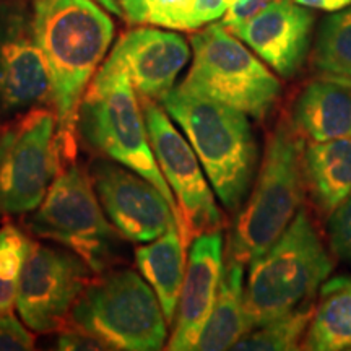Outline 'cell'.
<instances>
[{
    "mask_svg": "<svg viewBox=\"0 0 351 351\" xmlns=\"http://www.w3.org/2000/svg\"><path fill=\"white\" fill-rule=\"evenodd\" d=\"M140 274L156 293L166 322H173L186 276V244L178 225L135 251Z\"/></svg>",
    "mask_w": 351,
    "mask_h": 351,
    "instance_id": "obj_19",
    "label": "cell"
},
{
    "mask_svg": "<svg viewBox=\"0 0 351 351\" xmlns=\"http://www.w3.org/2000/svg\"><path fill=\"white\" fill-rule=\"evenodd\" d=\"M191 44L194 57L182 88L239 109L257 121L269 117L282 85L241 39L221 23H215L194 34Z\"/></svg>",
    "mask_w": 351,
    "mask_h": 351,
    "instance_id": "obj_7",
    "label": "cell"
},
{
    "mask_svg": "<svg viewBox=\"0 0 351 351\" xmlns=\"http://www.w3.org/2000/svg\"><path fill=\"white\" fill-rule=\"evenodd\" d=\"M302 345L314 351L351 350V276L322 283Z\"/></svg>",
    "mask_w": 351,
    "mask_h": 351,
    "instance_id": "obj_21",
    "label": "cell"
},
{
    "mask_svg": "<svg viewBox=\"0 0 351 351\" xmlns=\"http://www.w3.org/2000/svg\"><path fill=\"white\" fill-rule=\"evenodd\" d=\"M291 124L311 142L351 137V82L322 75L307 83L295 101Z\"/></svg>",
    "mask_w": 351,
    "mask_h": 351,
    "instance_id": "obj_17",
    "label": "cell"
},
{
    "mask_svg": "<svg viewBox=\"0 0 351 351\" xmlns=\"http://www.w3.org/2000/svg\"><path fill=\"white\" fill-rule=\"evenodd\" d=\"M327 231L333 254L351 265V195L328 215Z\"/></svg>",
    "mask_w": 351,
    "mask_h": 351,
    "instance_id": "obj_26",
    "label": "cell"
},
{
    "mask_svg": "<svg viewBox=\"0 0 351 351\" xmlns=\"http://www.w3.org/2000/svg\"><path fill=\"white\" fill-rule=\"evenodd\" d=\"M34 350V337L12 313L0 314V351Z\"/></svg>",
    "mask_w": 351,
    "mask_h": 351,
    "instance_id": "obj_27",
    "label": "cell"
},
{
    "mask_svg": "<svg viewBox=\"0 0 351 351\" xmlns=\"http://www.w3.org/2000/svg\"><path fill=\"white\" fill-rule=\"evenodd\" d=\"M59 165L56 114L39 108L21 116L0 137V212L36 210Z\"/></svg>",
    "mask_w": 351,
    "mask_h": 351,
    "instance_id": "obj_9",
    "label": "cell"
},
{
    "mask_svg": "<svg viewBox=\"0 0 351 351\" xmlns=\"http://www.w3.org/2000/svg\"><path fill=\"white\" fill-rule=\"evenodd\" d=\"M244 265L226 257L223 263L221 280L212 313L205 324L195 350L223 351L230 350L249 333L244 313Z\"/></svg>",
    "mask_w": 351,
    "mask_h": 351,
    "instance_id": "obj_20",
    "label": "cell"
},
{
    "mask_svg": "<svg viewBox=\"0 0 351 351\" xmlns=\"http://www.w3.org/2000/svg\"><path fill=\"white\" fill-rule=\"evenodd\" d=\"M39 238L64 244L93 270L103 274L116 258L119 232L103 213L90 176L72 161L59 169L32 219Z\"/></svg>",
    "mask_w": 351,
    "mask_h": 351,
    "instance_id": "obj_8",
    "label": "cell"
},
{
    "mask_svg": "<svg viewBox=\"0 0 351 351\" xmlns=\"http://www.w3.org/2000/svg\"><path fill=\"white\" fill-rule=\"evenodd\" d=\"M304 186V138L291 121L282 119L267 140L257 181L231 232L226 257L247 265L265 252L300 212Z\"/></svg>",
    "mask_w": 351,
    "mask_h": 351,
    "instance_id": "obj_4",
    "label": "cell"
},
{
    "mask_svg": "<svg viewBox=\"0 0 351 351\" xmlns=\"http://www.w3.org/2000/svg\"><path fill=\"white\" fill-rule=\"evenodd\" d=\"M96 3L101 7L106 8L108 12H111L112 15L122 16V7H121V0H95Z\"/></svg>",
    "mask_w": 351,
    "mask_h": 351,
    "instance_id": "obj_32",
    "label": "cell"
},
{
    "mask_svg": "<svg viewBox=\"0 0 351 351\" xmlns=\"http://www.w3.org/2000/svg\"><path fill=\"white\" fill-rule=\"evenodd\" d=\"M93 270L77 254L32 243L21 271L15 307L28 328L60 332L91 282Z\"/></svg>",
    "mask_w": 351,
    "mask_h": 351,
    "instance_id": "obj_11",
    "label": "cell"
},
{
    "mask_svg": "<svg viewBox=\"0 0 351 351\" xmlns=\"http://www.w3.org/2000/svg\"><path fill=\"white\" fill-rule=\"evenodd\" d=\"M244 313L249 332L314 301L333 270V261L304 210L283 234L249 263Z\"/></svg>",
    "mask_w": 351,
    "mask_h": 351,
    "instance_id": "obj_3",
    "label": "cell"
},
{
    "mask_svg": "<svg viewBox=\"0 0 351 351\" xmlns=\"http://www.w3.org/2000/svg\"><path fill=\"white\" fill-rule=\"evenodd\" d=\"M122 19L132 25L166 29H199L197 0H121Z\"/></svg>",
    "mask_w": 351,
    "mask_h": 351,
    "instance_id": "obj_24",
    "label": "cell"
},
{
    "mask_svg": "<svg viewBox=\"0 0 351 351\" xmlns=\"http://www.w3.org/2000/svg\"><path fill=\"white\" fill-rule=\"evenodd\" d=\"M314 314V301L298 307L282 317L257 327L232 346L239 351H289L300 348Z\"/></svg>",
    "mask_w": 351,
    "mask_h": 351,
    "instance_id": "obj_23",
    "label": "cell"
},
{
    "mask_svg": "<svg viewBox=\"0 0 351 351\" xmlns=\"http://www.w3.org/2000/svg\"><path fill=\"white\" fill-rule=\"evenodd\" d=\"M67 326L95 337L108 350H161L168 335L156 293L147 280L127 269L109 271L88 283Z\"/></svg>",
    "mask_w": 351,
    "mask_h": 351,
    "instance_id": "obj_6",
    "label": "cell"
},
{
    "mask_svg": "<svg viewBox=\"0 0 351 351\" xmlns=\"http://www.w3.org/2000/svg\"><path fill=\"white\" fill-rule=\"evenodd\" d=\"M33 33L52 78L57 145L77 156L78 108L114 38V23L93 0H33Z\"/></svg>",
    "mask_w": 351,
    "mask_h": 351,
    "instance_id": "obj_1",
    "label": "cell"
},
{
    "mask_svg": "<svg viewBox=\"0 0 351 351\" xmlns=\"http://www.w3.org/2000/svg\"><path fill=\"white\" fill-rule=\"evenodd\" d=\"M160 103L182 129L221 204L238 210L251 189L257 165V145L247 114L181 85Z\"/></svg>",
    "mask_w": 351,
    "mask_h": 351,
    "instance_id": "obj_2",
    "label": "cell"
},
{
    "mask_svg": "<svg viewBox=\"0 0 351 351\" xmlns=\"http://www.w3.org/2000/svg\"><path fill=\"white\" fill-rule=\"evenodd\" d=\"M295 2L307 8L326 12H339L351 5V0H295Z\"/></svg>",
    "mask_w": 351,
    "mask_h": 351,
    "instance_id": "obj_31",
    "label": "cell"
},
{
    "mask_svg": "<svg viewBox=\"0 0 351 351\" xmlns=\"http://www.w3.org/2000/svg\"><path fill=\"white\" fill-rule=\"evenodd\" d=\"M32 241L16 226L0 230V314L12 313Z\"/></svg>",
    "mask_w": 351,
    "mask_h": 351,
    "instance_id": "obj_25",
    "label": "cell"
},
{
    "mask_svg": "<svg viewBox=\"0 0 351 351\" xmlns=\"http://www.w3.org/2000/svg\"><path fill=\"white\" fill-rule=\"evenodd\" d=\"M320 75L351 82V5L324 20L313 54Z\"/></svg>",
    "mask_w": 351,
    "mask_h": 351,
    "instance_id": "obj_22",
    "label": "cell"
},
{
    "mask_svg": "<svg viewBox=\"0 0 351 351\" xmlns=\"http://www.w3.org/2000/svg\"><path fill=\"white\" fill-rule=\"evenodd\" d=\"M77 130L88 147L152 182L179 218L173 191L153 155L137 91L112 60L106 59L88 85L78 108Z\"/></svg>",
    "mask_w": 351,
    "mask_h": 351,
    "instance_id": "obj_5",
    "label": "cell"
},
{
    "mask_svg": "<svg viewBox=\"0 0 351 351\" xmlns=\"http://www.w3.org/2000/svg\"><path fill=\"white\" fill-rule=\"evenodd\" d=\"M59 350H108L106 345L101 343L95 337L88 335L80 328L67 326L60 330L59 337Z\"/></svg>",
    "mask_w": 351,
    "mask_h": 351,
    "instance_id": "obj_29",
    "label": "cell"
},
{
    "mask_svg": "<svg viewBox=\"0 0 351 351\" xmlns=\"http://www.w3.org/2000/svg\"><path fill=\"white\" fill-rule=\"evenodd\" d=\"M314 15L295 0H270L257 15L230 33L256 52L283 78H291L304 62Z\"/></svg>",
    "mask_w": 351,
    "mask_h": 351,
    "instance_id": "obj_14",
    "label": "cell"
},
{
    "mask_svg": "<svg viewBox=\"0 0 351 351\" xmlns=\"http://www.w3.org/2000/svg\"><path fill=\"white\" fill-rule=\"evenodd\" d=\"M270 0H238L228 8V12L223 15L221 25L225 26L228 32L234 29L236 26L245 23L257 15Z\"/></svg>",
    "mask_w": 351,
    "mask_h": 351,
    "instance_id": "obj_28",
    "label": "cell"
},
{
    "mask_svg": "<svg viewBox=\"0 0 351 351\" xmlns=\"http://www.w3.org/2000/svg\"><path fill=\"white\" fill-rule=\"evenodd\" d=\"M304 179L317 208L330 215L351 195V137L307 145Z\"/></svg>",
    "mask_w": 351,
    "mask_h": 351,
    "instance_id": "obj_18",
    "label": "cell"
},
{
    "mask_svg": "<svg viewBox=\"0 0 351 351\" xmlns=\"http://www.w3.org/2000/svg\"><path fill=\"white\" fill-rule=\"evenodd\" d=\"M52 101V78L32 20L10 13L0 23V111Z\"/></svg>",
    "mask_w": 351,
    "mask_h": 351,
    "instance_id": "obj_13",
    "label": "cell"
},
{
    "mask_svg": "<svg viewBox=\"0 0 351 351\" xmlns=\"http://www.w3.org/2000/svg\"><path fill=\"white\" fill-rule=\"evenodd\" d=\"M223 271L221 232L195 236L178 302L176 327L168 341L171 351L195 350L202 330L212 313Z\"/></svg>",
    "mask_w": 351,
    "mask_h": 351,
    "instance_id": "obj_16",
    "label": "cell"
},
{
    "mask_svg": "<svg viewBox=\"0 0 351 351\" xmlns=\"http://www.w3.org/2000/svg\"><path fill=\"white\" fill-rule=\"evenodd\" d=\"M238 0H197V21L199 26L213 23L215 20L223 19L232 3Z\"/></svg>",
    "mask_w": 351,
    "mask_h": 351,
    "instance_id": "obj_30",
    "label": "cell"
},
{
    "mask_svg": "<svg viewBox=\"0 0 351 351\" xmlns=\"http://www.w3.org/2000/svg\"><path fill=\"white\" fill-rule=\"evenodd\" d=\"M90 178L101 207L122 238L134 243H152L178 225L166 197L125 166L99 160L91 166Z\"/></svg>",
    "mask_w": 351,
    "mask_h": 351,
    "instance_id": "obj_12",
    "label": "cell"
},
{
    "mask_svg": "<svg viewBox=\"0 0 351 351\" xmlns=\"http://www.w3.org/2000/svg\"><path fill=\"white\" fill-rule=\"evenodd\" d=\"M189 57V44L178 33L143 26L125 33L108 59L124 70L140 98L160 103L174 88Z\"/></svg>",
    "mask_w": 351,
    "mask_h": 351,
    "instance_id": "obj_15",
    "label": "cell"
},
{
    "mask_svg": "<svg viewBox=\"0 0 351 351\" xmlns=\"http://www.w3.org/2000/svg\"><path fill=\"white\" fill-rule=\"evenodd\" d=\"M140 103L158 168L178 204V230L187 247L202 232L219 230L221 213L194 148L179 134L168 112L153 99L140 98Z\"/></svg>",
    "mask_w": 351,
    "mask_h": 351,
    "instance_id": "obj_10",
    "label": "cell"
}]
</instances>
